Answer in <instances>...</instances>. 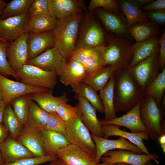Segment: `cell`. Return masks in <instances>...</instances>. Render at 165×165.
I'll return each instance as SVG.
<instances>
[{
  "label": "cell",
  "mask_w": 165,
  "mask_h": 165,
  "mask_svg": "<svg viewBox=\"0 0 165 165\" xmlns=\"http://www.w3.org/2000/svg\"><path fill=\"white\" fill-rule=\"evenodd\" d=\"M96 148L95 159L97 163H99L102 156L107 152L114 149L131 151L138 154L143 153L140 148L126 139L120 137L118 139L111 140L91 134Z\"/></svg>",
  "instance_id": "cell-14"
},
{
  "label": "cell",
  "mask_w": 165,
  "mask_h": 165,
  "mask_svg": "<svg viewBox=\"0 0 165 165\" xmlns=\"http://www.w3.org/2000/svg\"><path fill=\"white\" fill-rule=\"evenodd\" d=\"M139 113L149 138L153 141H158L162 133L161 124L163 120V115L152 97H144L141 102Z\"/></svg>",
  "instance_id": "cell-4"
},
{
  "label": "cell",
  "mask_w": 165,
  "mask_h": 165,
  "mask_svg": "<svg viewBox=\"0 0 165 165\" xmlns=\"http://www.w3.org/2000/svg\"><path fill=\"white\" fill-rule=\"evenodd\" d=\"M116 71L115 67L108 65L97 73L87 76L82 82L99 91L104 88Z\"/></svg>",
  "instance_id": "cell-31"
},
{
  "label": "cell",
  "mask_w": 165,
  "mask_h": 165,
  "mask_svg": "<svg viewBox=\"0 0 165 165\" xmlns=\"http://www.w3.org/2000/svg\"><path fill=\"white\" fill-rule=\"evenodd\" d=\"M8 43L0 40V74L5 77L11 76L20 80L16 73L10 67L7 60L6 49Z\"/></svg>",
  "instance_id": "cell-40"
},
{
  "label": "cell",
  "mask_w": 165,
  "mask_h": 165,
  "mask_svg": "<svg viewBox=\"0 0 165 165\" xmlns=\"http://www.w3.org/2000/svg\"><path fill=\"white\" fill-rule=\"evenodd\" d=\"M56 156L66 165H94L97 163L95 157L71 144L59 150Z\"/></svg>",
  "instance_id": "cell-15"
},
{
  "label": "cell",
  "mask_w": 165,
  "mask_h": 165,
  "mask_svg": "<svg viewBox=\"0 0 165 165\" xmlns=\"http://www.w3.org/2000/svg\"><path fill=\"white\" fill-rule=\"evenodd\" d=\"M41 138L46 156H56L57 152L59 150L70 144L65 136L53 130H42Z\"/></svg>",
  "instance_id": "cell-28"
},
{
  "label": "cell",
  "mask_w": 165,
  "mask_h": 165,
  "mask_svg": "<svg viewBox=\"0 0 165 165\" xmlns=\"http://www.w3.org/2000/svg\"><path fill=\"white\" fill-rule=\"evenodd\" d=\"M3 124L6 128L12 138L16 139L23 127L10 104L5 108Z\"/></svg>",
  "instance_id": "cell-38"
},
{
  "label": "cell",
  "mask_w": 165,
  "mask_h": 165,
  "mask_svg": "<svg viewBox=\"0 0 165 165\" xmlns=\"http://www.w3.org/2000/svg\"><path fill=\"white\" fill-rule=\"evenodd\" d=\"M48 119V113L37 103L31 100L29 104L28 120L26 124L42 131L45 130Z\"/></svg>",
  "instance_id": "cell-34"
},
{
  "label": "cell",
  "mask_w": 165,
  "mask_h": 165,
  "mask_svg": "<svg viewBox=\"0 0 165 165\" xmlns=\"http://www.w3.org/2000/svg\"><path fill=\"white\" fill-rule=\"evenodd\" d=\"M49 165H66L62 161L57 158L50 162Z\"/></svg>",
  "instance_id": "cell-53"
},
{
  "label": "cell",
  "mask_w": 165,
  "mask_h": 165,
  "mask_svg": "<svg viewBox=\"0 0 165 165\" xmlns=\"http://www.w3.org/2000/svg\"><path fill=\"white\" fill-rule=\"evenodd\" d=\"M160 38L153 36L145 41L136 42L133 45V53L128 65L130 68L159 52Z\"/></svg>",
  "instance_id": "cell-27"
},
{
  "label": "cell",
  "mask_w": 165,
  "mask_h": 165,
  "mask_svg": "<svg viewBox=\"0 0 165 165\" xmlns=\"http://www.w3.org/2000/svg\"><path fill=\"white\" fill-rule=\"evenodd\" d=\"M33 0H12L2 11L0 20L28 14Z\"/></svg>",
  "instance_id": "cell-37"
},
{
  "label": "cell",
  "mask_w": 165,
  "mask_h": 165,
  "mask_svg": "<svg viewBox=\"0 0 165 165\" xmlns=\"http://www.w3.org/2000/svg\"><path fill=\"white\" fill-rule=\"evenodd\" d=\"M114 86L113 75L104 88L99 91L98 95L103 107L105 121H111L117 117L114 105Z\"/></svg>",
  "instance_id": "cell-29"
},
{
  "label": "cell",
  "mask_w": 165,
  "mask_h": 165,
  "mask_svg": "<svg viewBox=\"0 0 165 165\" xmlns=\"http://www.w3.org/2000/svg\"><path fill=\"white\" fill-rule=\"evenodd\" d=\"M53 90L30 94L31 99L35 102L44 111L47 113L56 112L58 106L62 103H68L69 101L67 94L58 97L53 94Z\"/></svg>",
  "instance_id": "cell-26"
},
{
  "label": "cell",
  "mask_w": 165,
  "mask_h": 165,
  "mask_svg": "<svg viewBox=\"0 0 165 165\" xmlns=\"http://www.w3.org/2000/svg\"><path fill=\"white\" fill-rule=\"evenodd\" d=\"M2 14V11L1 10H0V19L1 18V16Z\"/></svg>",
  "instance_id": "cell-60"
},
{
  "label": "cell",
  "mask_w": 165,
  "mask_h": 165,
  "mask_svg": "<svg viewBox=\"0 0 165 165\" xmlns=\"http://www.w3.org/2000/svg\"><path fill=\"white\" fill-rule=\"evenodd\" d=\"M76 97L79 102L80 118L84 125L92 134L104 138L101 125L96 115V110L84 98L76 95Z\"/></svg>",
  "instance_id": "cell-18"
},
{
  "label": "cell",
  "mask_w": 165,
  "mask_h": 165,
  "mask_svg": "<svg viewBox=\"0 0 165 165\" xmlns=\"http://www.w3.org/2000/svg\"><path fill=\"white\" fill-rule=\"evenodd\" d=\"M141 102L123 116L109 121L99 120L101 125L110 124L123 126L128 129L131 133L148 132L140 118L139 108Z\"/></svg>",
  "instance_id": "cell-21"
},
{
  "label": "cell",
  "mask_w": 165,
  "mask_h": 165,
  "mask_svg": "<svg viewBox=\"0 0 165 165\" xmlns=\"http://www.w3.org/2000/svg\"><path fill=\"white\" fill-rule=\"evenodd\" d=\"M5 107L3 100L0 101V124H3V116Z\"/></svg>",
  "instance_id": "cell-51"
},
{
  "label": "cell",
  "mask_w": 165,
  "mask_h": 165,
  "mask_svg": "<svg viewBox=\"0 0 165 165\" xmlns=\"http://www.w3.org/2000/svg\"><path fill=\"white\" fill-rule=\"evenodd\" d=\"M117 165H131L128 164L123 163H117Z\"/></svg>",
  "instance_id": "cell-57"
},
{
  "label": "cell",
  "mask_w": 165,
  "mask_h": 165,
  "mask_svg": "<svg viewBox=\"0 0 165 165\" xmlns=\"http://www.w3.org/2000/svg\"><path fill=\"white\" fill-rule=\"evenodd\" d=\"M4 164L2 158L0 151V165H2Z\"/></svg>",
  "instance_id": "cell-56"
},
{
  "label": "cell",
  "mask_w": 165,
  "mask_h": 165,
  "mask_svg": "<svg viewBox=\"0 0 165 165\" xmlns=\"http://www.w3.org/2000/svg\"><path fill=\"white\" fill-rule=\"evenodd\" d=\"M101 7L107 11L119 13L120 8L119 1L116 0H91L88 9L91 11L97 8Z\"/></svg>",
  "instance_id": "cell-42"
},
{
  "label": "cell",
  "mask_w": 165,
  "mask_h": 165,
  "mask_svg": "<svg viewBox=\"0 0 165 165\" xmlns=\"http://www.w3.org/2000/svg\"><path fill=\"white\" fill-rule=\"evenodd\" d=\"M57 20L50 15L29 18L28 26V33H37L52 31Z\"/></svg>",
  "instance_id": "cell-36"
},
{
  "label": "cell",
  "mask_w": 165,
  "mask_h": 165,
  "mask_svg": "<svg viewBox=\"0 0 165 165\" xmlns=\"http://www.w3.org/2000/svg\"><path fill=\"white\" fill-rule=\"evenodd\" d=\"M2 100V95L1 93V92L0 91V101Z\"/></svg>",
  "instance_id": "cell-59"
},
{
  "label": "cell",
  "mask_w": 165,
  "mask_h": 165,
  "mask_svg": "<svg viewBox=\"0 0 165 165\" xmlns=\"http://www.w3.org/2000/svg\"><path fill=\"white\" fill-rule=\"evenodd\" d=\"M161 129L162 133L159 139V141L163 153H165V122L163 120L161 122Z\"/></svg>",
  "instance_id": "cell-49"
},
{
  "label": "cell",
  "mask_w": 165,
  "mask_h": 165,
  "mask_svg": "<svg viewBox=\"0 0 165 165\" xmlns=\"http://www.w3.org/2000/svg\"><path fill=\"white\" fill-rule=\"evenodd\" d=\"M72 91L76 95L87 100L94 108L99 112L104 113L103 105L97 91L88 84L81 82L72 87Z\"/></svg>",
  "instance_id": "cell-33"
},
{
  "label": "cell",
  "mask_w": 165,
  "mask_h": 165,
  "mask_svg": "<svg viewBox=\"0 0 165 165\" xmlns=\"http://www.w3.org/2000/svg\"><path fill=\"white\" fill-rule=\"evenodd\" d=\"M119 127L110 124L101 125L104 138H107L113 136L124 138L139 147L143 153L146 154H150L143 142V140L147 141L149 138L148 132L130 133L121 130Z\"/></svg>",
  "instance_id": "cell-23"
},
{
  "label": "cell",
  "mask_w": 165,
  "mask_h": 165,
  "mask_svg": "<svg viewBox=\"0 0 165 165\" xmlns=\"http://www.w3.org/2000/svg\"><path fill=\"white\" fill-rule=\"evenodd\" d=\"M0 151L4 163H12L23 158L35 157L28 149L9 136L0 144Z\"/></svg>",
  "instance_id": "cell-20"
},
{
  "label": "cell",
  "mask_w": 165,
  "mask_h": 165,
  "mask_svg": "<svg viewBox=\"0 0 165 165\" xmlns=\"http://www.w3.org/2000/svg\"><path fill=\"white\" fill-rule=\"evenodd\" d=\"M148 19L158 24L165 23V10H154L145 12Z\"/></svg>",
  "instance_id": "cell-46"
},
{
  "label": "cell",
  "mask_w": 165,
  "mask_h": 165,
  "mask_svg": "<svg viewBox=\"0 0 165 165\" xmlns=\"http://www.w3.org/2000/svg\"><path fill=\"white\" fill-rule=\"evenodd\" d=\"M130 35L136 42H142L154 36L159 31L152 22L148 21L136 23L129 28Z\"/></svg>",
  "instance_id": "cell-32"
},
{
  "label": "cell",
  "mask_w": 165,
  "mask_h": 165,
  "mask_svg": "<svg viewBox=\"0 0 165 165\" xmlns=\"http://www.w3.org/2000/svg\"><path fill=\"white\" fill-rule=\"evenodd\" d=\"M9 132L3 124H0V144L9 136Z\"/></svg>",
  "instance_id": "cell-50"
},
{
  "label": "cell",
  "mask_w": 165,
  "mask_h": 165,
  "mask_svg": "<svg viewBox=\"0 0 165 165\" xmlns=\"http://www.w3.org/2000/svg\"><path fill=\"white\" fill-rule=\"evenodd\" d=\"M113 76L116 112L127 113L141 101L144 97V94L136 85L128 68L116 71Z\"/></svg>",
  "instance_id": "cell-1"
},
{
  "label": "cell",
  "mask_w": 165,
  "mask_h": 165,
  "mask_svg": "<svg viewBox=\"0 0 165 165\" xmlns=\"http://www.w3.org/2000/svg\"><path fill=\"white\" fill-rule=\"evenodd\" d=\"M89 72L79 61L71 58L59 76L60 81L66 86L72 87L82 82Z\"/></svg>",
  "instance_id": "cell-24"
},
{
  "label": "cell",
  "mask_w": 165,
  "mask_h": 165,
  "mask_svg": "<svg viewBox=\"0 0 165 165\" xmlns=\"http://www.w3.org/2000/svg\"><path fill=\"white\" fill-rule=\"evenodd\" d=\"M57 158V157L56 155L25 158L20 159L12 163H4L2 165H39L50 162Z\"/></svg>",
  "instance_id": "cell-45"
},
{
  "label": "cell",
  "mask_w": 165,
  "mask_h": 165,
  "mask_svg": "<svg viewBox=\"0 0 165 165\" xmlns=\"http://www.w3.org/2000/svg\"><path fill=\"white\" fill-rule=\"evenodd\" d=\"M82 17L80 13L57 20L52 31L53 47L57 48L67 59H69L75 49L79 24Z\"/></svg>",
  "instance_id": "cell-2"
},
{
  "label": "cell",
  "mask_w": 165,
  "mask_h": 165,
  "mask_svg": "<svg viewBox=\"0 0 165 165\" xmlns=\"http://www.w3.org/2000/svg\"><path fill=\"white\" fill-rule=\"evenodd\" d=\"M28 34L26 32L13 41L8 42L6 48L8 62L16 72L26 64L28 61L27 39Z\"/></svg>",
  "instance_id": "cell-13"
},
{
  "label": "cell",
  "mask_w": 165,
  "mask_h": 165,
  "mask_svg": "<svg viewBox=\"0 0 165 165\" xmlns=\"http://www.w3.org/2000/svg\"><path fill=\"white\" fill-rule=\"evenodd\" d=\"M152 0H136L138 5L140 7H142L151 2Z\"/></svg>",
  "instance_id": "cell-52"
},
{
  "label": "cell",
  "mask_w": 165,
  "mask_h": 165,
  "mask_svg": "<svg viewBox=\"0 0 165 165\" xmlns=\"http://www.w3.org/2000/svg\"><path fill=\"white\" fill-rule=\"evenodd\" d=\"M54 42L52 31L29 33L27 39L28 60L53 47Z\"/></svg>",
  "instance_id": "cell-22"
},
{
  "label": "cell",
  "mask_w": 165,
  "mask_h": 165,
  "mask_svg": "<svg viewBox=\"0 0 165 165\" xmlns=\"http://www.w3.org/2000/svg\"><path fill=\"white\" fill-rule=\"evenodd\" d=\"M67 59L57 48L53 47L32 59L26 64L36 66L44 70L52 72L59 76L66 65Z\"/></svg>",
  "instance_id": "cell-8"
},
{
  "label": "cell",
  "mask_w": 165,
  "mask_h": 165,
  "mask_svg": "<svg viewBox=\"0 0 165 165\" xmlns=\"http://www.w3.org/2000/svg\"><path fill=\"white\" fill-rule=\"evenodd\" d=\"M159 156L156 154H138L131 151L123 149L110 150L101 157L102 162L111 164L123 163L131 165H145L148 162L154 160L157 164Z\"/></svg>",
  "instance_id": "cell-9"
},
{
  "label": "cell",
  "mask_w": 165,
  "mask_h": 165,
  "mask_svg": "<svg viewBox=\"0 0 165 165\" xmlns=\"http://www.w3.org/2000/svg\"><path fill=\"white\" fill-rule=\"evenodd\" d=\"M29 18L28 14L0 20V38L2 41L12 42L28 32Z\"/></svg>",
  "instance_id": "cell-12"
},
{
  "label": "cell",
  "mask_w": 165,
  "mask_h": 165,
  "mask_svg": "<svg viewBox=\"0 0 165 165\" xmlns=\"http://www.w3.org/2000/svg\"><path fill=\"white\" fill-rule=\"evenodd\" d=\"M66 136L70 144L77 146L95 157V144L89 131L80 117L74 118L67 123Z\"/></svg>",
  "instance_id": "cell-7"
},
{
  "label": "cell",
  "mask_w": 165,
  "mask_h": 165,
  "mask_svg": "<svg viewBox=\"0 0 165 165\" xmlns=\"http://www.w3.org/2000/svg\"><path fill=\"white\" fill-rule=\"evenodd\" d=\"M31 100L29 94L16 97L10 103L14 113L23 126L27 122L29 105Z\"/></svg>",
  "instance_id": "cell-39"
},
{
  "label": "cell",
  "mask_w": 165,
  "mask_h": 165,
  "mask_svg": "<svg viewBox=\"0 0 165 165\" xmlns=\"http://www.w3.org/2000/svg\"><path fill=\"white\" fill-rule=\"evenodd\" d=\"M97 14L107 30L119 36L133 39L126 20L120 13H113L98 9L97 10Z\"/></svg>",
  "instance_id": "cell-17"
},
{
  "label": "cell",
  "mask_w": 165,
  "mask_h": 165,
  "mask_svg": "<svg viewBox=\"0 0 165 165\" xmlns=\"http://www.w3.org/2000/svg\"><path fill=\"white\" fill-rule=\"evenodd\" d=\"M7 3L3 0H0V10L2 11L6 6Z\"/></svg>",
  "instance_id": "cell-54"
},
{
  "label": "cell",
  "mask_w": 165,
  "mask_h": 165,
  "mask_svg": "<svg viewBox=\"0 0 165 165\" xmlns=\"http://www.w3.org/2000/svg\"><path fill=\"white\" fill-rule=\"evenodd\" d=\"M158 56L159 52L128 68L134 80L144 94L147 87L159 73L160 68Z\"/></svg>",
  "instance_id": "cell-5"
},
{
  "label": "cell",
  "mask_w": 165,
  "mask_h": 165,
  "mask_svg": "<svg viewBox=\"0 0 165 165\" xmlns=\"http://www.w3.org/2000/svg\"><path fill=\"white\" fill-rule=\"evenodd\" d=\"M145 165H153L151 162V161H149L147 162Z\"/></svg>",
  "instance_id": "cell-58"
},
{
  "label": "cell",
  "mask_w": 165,
  "mask_h": 165,
  "mask_svg": "<svg viewBox=\"0 0 165 165\" xmlns=\"http://www.w3.org/2000/svg\"><path fill=\"white\" fill-rule=\"evenodd\" d=\"M16 73L22 82L30 86L53 90L57 84L56 73L34 65L25 64Z\"/></svg>",
  "instance_id": "cell-6"
},
{
  "label": "cell",
  "mask_w": 165,
  "mask_h": 165,
  "mask_svg": "<svg viewBox=\"0 0 165 165\" xmlns=\"http://www.w3.org/2000/svg\"><path fill=\"white\" fill-rule=\"evenodd\" d=\"M165 90V68L159 72L150 84L144 93V97H152L160 109Z\"/></svg>",
  "instance_id": "cell-35"
},
{
  "label": "cell",
  "mask_w": 165,
  "mask_h": 165,
  "mask_svg": "<svg viewBox=\"0 0 165 165\" xmlns=\"http://www.w3.org/2000/svg\"><path fill=\"white\" fill-rule=\"evenodd\" d=\"M145 11L165 10V0H152L151 2L142 7Z\"/></svg>",
  "instance_id": "cell-48"
},
{
  "label": "cell",
  "mask_w": 165,
  "mask_h": 165,
  "mask_svg": "<svg viewBox=\"0 0 165 165\" xmlns=\"http://www.w3.org/2000/svg\"><path fill=\"white\" fill-rule=\"evenodd\" d=\"M160 49L158 60L160 69L162 70L165 66V32L164 30L159 39Z\"/></svg>",
  "instance_id": "cell-47"
},
{
  "label": "cell",
  "mask_w": 165,
  "mask_h": 165,
  "mask_svg": "<svg viewBox=\"0 0 165 165\" xmlns=\"http://www.w3.org/2000/svg\"><path fill=\"white\" fill-rule=\"evenodd\" d=\"M119 2L128 28L136 23L148 21L145 13L140 9L136 0H121Z\"/></svg>",
  "instance_id": "cell-30"
},
{
  "label": "cell",
  "mask_w": 165,
  "mask_h": 165,
  "mask_svg": "<svg viewBox=\"0 0 165 165\" xmlns=\"http://www.w3.org/2000/svg\"><path fill=\"white\" fill-rule=\"evenodd\" d=\"M48 90L30 86L22 82L9 79L0 74V91L5 108L13 100L19 96Z\"/></svg>",
  "instance_id": "cell-10"
},
{
  "label": "cell",
  "mask_w": 165,
  "mask_h": 165,
  "mask_svg": "<svg viewBox=\"0 0 165 165\" xmlns=\"http://www.w3.org/2000/svg\"><path fill=\"white\" fill-rule=\"evenodd\" d=\"M29 18L50 15L48 0H33L28 11Z\"/></svg>",
  "instance_id": "cell-44"
},
{
  "label": "cell",
  "mask_w": 165,
  "mask_h": 165,
  "mask_svg": "<svg viewBox=\"0 0 165 165\" xmlns=\"http://www.w3.org/2000/svg\"><path fill=\"white\" fill-rule=\"evenodd\" d=\"M102 54L105 65H111L117 70L128 68L132 57L133 45L124 38L116 35L103 46Z\"/></svg>",
  "instance_id": "cell-3"
},
{
  "label": "cell",
  "mask_w": 165,
  "mask_h": 165,
  "mask_svg": "<svg viewBox=\"0 0 165 165\" xmlns=\"http://www.w3.org/2000/svg\"><path fill=\"white\" fill-rule=\"evenodd\" d=\"M56 112L64 121L68 123L73 119L80 117V111L78 104L73 106L67 103H63L57 107Z\"/></svg>",
  "instance_id": "cell-41"
},
{
  "label": "cell",
  "mask_w": 165,
  "mask_h": 165,
  "mask_svg": "<svg viewBox=\"0 0 165 165\" xmlns=\"http://www.w3.org/2000/svg\"><path fill=\"white\" fill-rule=\"evenodd\" d=\"M48 113V121L45 130L55 131L66 136L67 123L62 120L56 112Z\"/></svg>",
  "instance_id": "cell-43"
},
{
  "label": "cell",
  "mask_w": 165,
  "mask_h": 165,
  "mask_svg": "<svg viewBox=\"0 0 165 165\" xmlns=\"http://www.w3.org/2000/svg\"><path fill=\"white\" fill-rule=\"evenodd\" d=\"M16 140L30 151L35 157L46 156L42 142L41 130L25 124Z\"/></svg>",
  "instance_id": "cell-19"
},
{
  "label": "cell",
  "mask_w": 165,
  "mask_h": 165,
  "mask_svg": "<svg viewBox=\"0 0 165 165\" xmlns=\"http://www.w3.org/2000/svg\"><path fill=\"white\" fill-rule=\"evenodd\" d=\"M103 46L95 48H76L70 58L75 59L84 66L89 72L87 76L93 75L106 67L103 58Z\"/></svg>",
  "instance_id": "cell-11"
},
{
  "label": "cell",
  "mask_w": 165,
  "mask_h": 165,
  "mask_svg": "<svg viewBox=\"0 0 165 165\" xmlns=\"http://www.w3.org/2000/svg\"><path fill=\"white\" fill-rule=\"evenodd\" d=\"M105 38L104 31L95 21L88 23L82 30L76 48H95L105 46Z\"/></svg>",
  "instance_id": "cell-16"
},
{
  "label": "cell",
  "mask_w": 165,
  "mask_h": 165,
  "mask_svg": "<svg viewBox=\"0 0 165 165\" xmlns=\"http://www.w3.org/2000/svg\"><path fill=\"white\" fill-rule=\"evenodd\" d=\"M0 40L2 41L0 38Z\"/></svg>",
  "instance_id": "cell-61"
},
{
  "label": "cell",
  "mask_w": 165,
  "mask_h": 165,
  "mask_svg": "<svg viewBox=\"0 0 165 165\" xmlns=\"http://www.w3.org/2000/svg\"><path fill=\"white\" fill-rule=\"evenodd\" d=\"M94 165H117V164H111L108 162H102L101 163H96Z\"/></svg>",
  "instance_id": "cell-55"
},
{
  "label": "cell",
  "mask_w": 165,
  "mask_h": 165,
  "mask_svg": "<svg viewBox=\"0 0 165 165\" xmlns=\"http://www.w3.org/2000/svg\"><path fill=\"white\" fill-rule=\"evenodd\" d=\"M49 13L57 20L80 13V2L75 0H48Z\"/></svg>",
  "instance_id": "cell-25"
}]
</instances>
